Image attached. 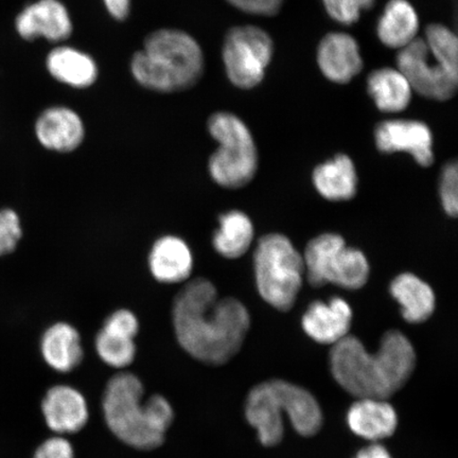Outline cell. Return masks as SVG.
<instances>
[{
  "label": "cell",
  "instance_id": "obj_1",
  "mask_svg": "<svg viewBox=\"0 0 458 458\" xmlns=\"http://www.w3.org/2000/svg\"><path fill=\"white\" fill-rule=\"evenodd\" d=\"M172 324L180 346L200 363L225 365L242 348L250 327L243 303L220 299L216 285L203 277L188 280L172 305Z\"/></svg>",
  "mask_w": 458,
  "mask_h": 458
},
{
  "label": "cell",
  "instance_id": "obj_2",
  "mask_svg": "<svg viewBox=\"0 0 458 458\" xmlns=\"http://www.w3.org/2000/svg\"><path fill=\"white\" fill-rule=\"evenodd\" d=\"M332 375L358 399L386 400L409 381L416 366L413 345L400 331L386 332L379 351H366L356 336L347 335L330 352Z\"/></svg>",
  "mask_w": 458,
  "mask_h": 458
},
{
  "label": "cell",
  "instance_id": "obj_3",
  "mask_svg": "<svg viewBox=\"0 0 458 458\" xmlns=\"http://www.w3.org/2000/svg\"><path fill=\"white\" fill-rule=\"evenodd\" d=\"M145 387L131 372L111 377L103 393V416L110 431L120 442L141 451L159 448L165 443L174 411L162 394L143 401Z\"/></svg>",
  "mask_w": 458,
  "mask_h": 458
},
{
  "label": "cell",
  "instance_id": "obj_4",
  "mask_svg": "<svg viewBox=\"0 0 458 458\" xmlns=\"http://www.w3.org/2000/svg\"><path fill=\"white\" fill-rule=\"evenodd\" d=\"M131 72L143 88L176 93L192 88L202 78L204 55L191 34L159 29L146 38L131 62Z\"/></svg>",
  "mask_w": 458,
  "mask_h": 458
},
{
  "label": "cell",
  "instance_id": "obj_5",
  "mask_svg": "<svg viewBox=\"0 0 458 458\" xmlns=\"http://www.w3.org/2000/svg\"><path fill=\"white\" fill-rule=\"evenodd\" d=\"M284 411L302 437H313L322 428V410L307 389L283 380L263 382L251 389L245 405L246 420L257 429L263 445L282 442Z\"/></svg>",
  "mask_w": 458,
  "mask_h": 458
},
{
  "label": "cell",
  "instance_id": "obj_6",
  "mask_svg": "<svg viewBox=\"0 0 458 458\" xmlns=\"http://www.w3.org/2000/svg\"><path fill=\"white\" fill-rule=\"evenodd\" d=\"M255 277L262 300L279 311H289L305 276L302 256L289 238L280 233L262 237L254 255Z\"/></svg>",
  "mask_w": 458,
  "mask_h": 458
},
{
  "label": "cell",
  "instance_id": "obj_7",
  "mask_svg": "<svg viewBox=\"0 0 458 458\" xmlns=\"http://www.w3.org/2000/svg\"><path fill=\"white\" fill-rule=\"evenodd\" d=\"M208 128L219 143L208 160L211 180L227 189L250 184L258 169V151L248 125L236 114L217 112L210 116Z\"/></svg>",
  "mask_w": 458,
  "mask_h": 458
},
{
  "label": "cell",
  "instance_id": "obj_8",
  "mask_svg": "<svg viewBox=\"0 0 458 458\" xmlns=\"http://www.w3.org/2000/svg\"><path fill=\"white\" fill-rule=\"evenodd\" d=\"M302 258L308 282L314 288L332 284L359 290L369 278L368 258L359 250L347 248L339 234L324 233L312 239Z\"/></svg>",
  "mask_w": 458,
  "mask_h": 458
},
{
  "label": "cell",
  "instance_id": "obj_9",
  "mask_svg": "<svg viewBox=\"0 0 458 458\" xmlns=\"http://www.w3.org/2000/svg\"><path fill=\"white\" fill-rule=\"evenodd\" d=\"M273 41L255 26L233 27L223 45V62L227 77L239 89H250L260 84L273 56Z\"/></svg>",
  "mask_w": 458,
  "mask_h": 458
},
{
  "label": "cell",
  "instance_id": "obj_10",
  "mask_svg": "<svg viewBox=\"0 0 458 458\" xmlns=\"http://www.w3.org/2000/svg\"><path fill=\"white\" fill-rule=\"evenodd\" d=\"M397 66L411 89L426 98L446 101L456 94L458 77L434 59L425 38H416L400 49Z\"/></svg>",
  "mask_w": 458,
  "mask_h": 458
},
{
  "label": "cell",
  "instance_id": "obj_11",
  "mask_svg": "<svg viewBox=\"0 0 458 458\" xmlns=\"http://www.w3.org/2000/svg\"><path fill=\"white\" fill-rule=\"evenodd\" d=\"M375 139L380 152L409 153L422 167L434 163L432 131L426 123L416 120H388L377 125Z\"/></svg>",
  "mask_w": 458,
  "mask_h": 458
},
{
  "label": "cell",
  "instance_id": "obj_12",
  "mask_svg": "<svg viewBox=\"0 0 458 458\" xmlns=\"http://www.w3.org/2000/svg\"><path fill=\"white\" fill-rule=\"evenodd\" d=\"M15 28L26 41L44 38L57 43L72 36V22L65 5L59 0H38L17 15Z\"/></svg>",
  "mask_w": 458,
  "mask_h": 458
},
{
  "label": "cell",
  "instance_id": "obj_13",
  "mask_svg": "<svg viewBox=\"0 0 458 458\" xmlns=\"http://www.w3.org/2000/svg\"><path fill=\"white\" fill-rule=\"evenodd\" d=\"M46 425L57 435L74 434L88 425V401L77 388L55 386L48 389L42 401Z\"/></svg>",
  "mask_w": 458,
  "mask_h": 458
},
{
  "label": "cell",
  "instance_id": "obj_14",
  "mask_svg": "<svg viewBox=\"0 0 458 458\" xmlns=\"http://www.w3.org/2000/svg\"><path fill=\"white\" fill-rule=\"evenodd\" d=\"M36 136L41 146L56 153H71L82 145L85 127L81 117L65 106H53L39 114Z\"/></svg>",
  "mask_w": 458,
  "mask_h": 458
},
{
  "label": "cell",
  "instance_id": "obj_15",
  "mask_svg": "<svg viewBox=\"0 0 458 458\" xmlns=\"http://www.w3.org/2000/svg\"><path fill=\"white\" fill-rule=\"evenodd\" d=\"M148 266L152 277L159 284L187 283L193 272L192 250L184 239L165 234L153 243Z\"/></svg>",
  "mask_w": 458,
  "mask_h": 458
},
{
  "label": "cell",
  "instance_id": "obj_16",
  "mask_svg": "<svg viewBox=\"0 0 458 458\" xmlns=\"http://www.w3.org/2000/svg\"><path fill=\"white\" fill-rule=\"evenodd\" d=\"M318 63L324 76L339 84L351 82L363 68L358 42L343 32L329 33L322 39Z\"/></svg>",
  "mask_w": 458,
  "mask_h": 458
},
{
  "label": "cell",
  "instance_id": "obj_17",
  "mask_svg": "<svg viewBox=\"0 0 458 458\" xmlns=\"http://www.w3.org/2000/svg\"><path fill=\"white\" fill-rule=\"evenodd\" d=\"M352 311L348 302L335 297L328 302L315 301L303 314V331L315 342L332 345L348 335Z\"/></svg>",
  "mask_w": 458,
  "mask_h": 458
},
{
  "label": "cell",
  "instance_id": "obj_18",
  "mask_svg": "<svg viewBox=\"0 0 458 458\" xmlns=\"http://www.w3.org/2000/svg\"><path fill=\"white\" fill-rule=\"evenodd\" d=\"M39 347L46 364L60 374L78 369L84 359L81 335L77 328L65 322L49 326Z\"/></svg>",
  "mask_w": 458,
  "mask_h": 458
},
{
  "label": "cell",
  "instance_id": "obj_19",
  "mask_svg": "<svg viewBox=\"0 0 458 458\" xmlns=\"http://www.w3.org/2000/svg\"><path fill=\"white\" fill-rule=\"evenodd\" d=\"M347 422L358 437L379 442L391 437L396 431L398 417L386 400L359 399L349 410Z\"/></svg>",
  "mask_w": 458,
  "mask_h": 458
},
{
  "label": "cell",
  "instance_id": "obj_20",
  "mask_svg": "<svg viewBox=\"0 0 458 458\" xmlns=\"http://www.w3.org/2000/svg\"><path fill=\"white\" fill-rule=\"evenodd\" d=\"M46 66L57 81L76 89L89 88L98 78V67L93 57L67 46L51 50Z\"/></svg>",
  "mask_w": 458,
  "mask_h": 458
},
{
  "label": "cell",
  "instance_id": "obj_21",
  "mask_svg": "<svg viewBox=\"0 0 458 458\" xmlns=\"http://www.w3.org/2000/svg\"><path fill=\"white\" fill-rule=\"evenodd\" d=\"M313 184L325 199L332 202L352 199L358 191V175L351 157H335L313 171Z\"/></svg>",
  "mask_w": 458,
  "mask_h": 458
},
{
  "label": "cell",
  "instance_id": "obj_22",
  "mask_svg": "<svg viewBox=\"0 0 458 458\" xmlns=\"http://www.w3.org/2000/svg\"><path fill=\"white\" fill-rule=\"evenodd\" d=\"M391 293L401 306L406 322H426L435 310V294L428 284L414 274L403 273L393 280Z\"/></svg>",
  "mask_w": 458,
  "mask_h": 458
},
{
  "label": "cell",
  "instance_id": "obj_23",
  "mask_svg": "<svg viewBox=\"0 0 458 458\" xmlns=\"http://www.w3.org/2000/svg\"><path fill=\"white\" fill-rule=\"evenodd\" d=\"M420 19L408 0H391L377 21V33L389 48L403 49L417 38Z\"/></svg>",
  "mask_w": 458,
  "mask_h": 458
},
{
  "label": "cell",
  "instance_id": "obj_24",
  "mask_svg": "<svg viewBox=\"0 0 458 458\" xmlns=\"http://www.w3.org/2000/svg\"><path fill=\"white\" fill-rule=\"evenodd\" d=\"M254 225L248 215L231 210L219 217V227L213 236V246L217 254L226 259H238L254 242Z\"/></svg>",
  "mask_w": 458,
  "mask_h": 458
},
{
  "label": "cell",
  "instance_id": "obj_25",
  "mask_svg": "<svg viewBox=\"0 0 458 458\" xmlns=\"http://www.w3.org/2000/svg\"><path fill=\"white\" fill-rule=\"evenodd\" d=\"M368 89L381 112L399 113L409 106L411 99V85L403 72L394 68H380L368 79Z\"/></svg>",
  "mask_w": 458,
  "mask_h": 458
},
{
  "label": "cell",
  "instance_id": "obj_26",
  "mask_svg": "<svg viewBox=\"0 0 458 458\" xmlns=\"http://www.w3.org/2000/svg\"><path fill=\"white\" fill-rule=\"evenodd\" d=\"M95 347L102 362L113 369L128 368L136 358L135 339L119 332L101 328L95 337Z\"/></svg>",
  "mask_w": 458,
  "mask_h": 458
},
{
  "label": "cell",
  "instance_id": "obj_27",
  "mask_svg": "<svg viewBox=\"0 0 458 458\" xmlns=\"http://www.w3.org/2000/svg\"><path fill=\"white\" fill-rule=\"evenodd\" d=\"M425 41L434 59L458 77V41L455 34L444 25H429Z\"/></svg>",
  "mask_w": 458,
  "mask_h": 458
},
{
  "label": "cell",
  "instance_id": "obj_28",
  "mask_svg": "<svg viewBox=\"0 0 458 458\" xmlns=\"http://www.w3.org/2000/svg\"><path fill=\"white\" fill-rule=\"evenodd\" d=\"M22 238L21 221L14 209H0V258L13 254Z\"/></svg>",
  "mask_w": 458,
  "mask_h": 458
},
{
  "label": "cell",
  "instance_id": "obj_29",
  "mask_svg": "<svg viewBox=\"0 0 458 458\" xmlns=\"http://www.w3.org/2000/svg\"><path fill=\"white\" fill-rule=\"evenodd\" d=\"M323 3L331 19L344 25H352L363 11L375 4V0H323Z\"/></svg>",
  "mask_w": 458,
  "mask_h": 458
},
{
  "label": "cell",
  "instance_id": "obj_30",
  "mask_svg": "<svg viewBox=\"0 0 458 458\" xmlns=\"http://www.w3.org/2000/svg\"><path fill=\"white\" fill-rule=\"evenodd\" d=\"M440 199L443 208L450 216L456 217L458 214V167L457 164L445 165L440 177Z\"/></svg>",
  "mask_w": 458,
  "mask_h": 458
},
{
  "label": "cell",
  "instance_id": "obj_31",
  "mask_svg": "<svg viewBox=\"0 0 458 458\" xmlns=\"http://www.w3.org/2000/svg\"><path fill=\"white\" fill-rule=\"evenodd\" d=\"M102 328L119 332V334L135 339L140 332V320L135 313L129 310V309H118V310L108 315L105 323H103Z\"/></svg>",
  "mask_w": 458,
  "mask_h": 458
},
{
  "label": "cell",
  "instance_id": "obj_32",
  "mask_svg": "<svg viewBox=\"0 0 458 458\" xmlns=\"http://www.w3.org/2000/svg\"><path fill=\"white\" fill-rule=\"evenodd\" d=\"M33 458H76V454L72 445L66 438L55 437L39 445Z\"/></svg>",
  "mask_w": 458,
  "mask_h": 458
},
{
  "label": "cell",
  "instance_id": "obj_33",
  "mask_svg": "<svg viewBox=\"0 0 458 458\" xmlns=\"http://www.w3.org/2000/svg\"><path fill=\"white\" fill-rule=\"evenodd\" d=\"M227 2L245 13L273 16L282 9L284 0H227Z\"/></svg>",
  "mask_w": 458,
  "mask_h": 458
},
{
  "label": "cell",
  "instance_id": "obj_34",
  "mask_svg": "<svg viewBox=\"0 0 458 458\" xmlns=\"http://www.w3.org/2000/svg\"><path fill=\"white\" fill-rule=\"evenodd\" d=\"M106 7L114 20L124 21L130 13L131 0H103Z\"/></svg>",
  "mask_w": 458,
  "mask_h": 458
},
{
  "label": "cell",
  "instance_id": "obj_35",
  "mask_svg": "<svg viewBox=\"0 0 458 458\" xmlns=\"http://www.w3.org/2000/svg\"><path fill=\"white\" fill-rule=\"evenodd\" d=\"M356 458H392V456L385 446L374 444L360 450Z\"/></svg>",
  "mask_w": 458,
  "mask_h": 458
}]
</instances>
